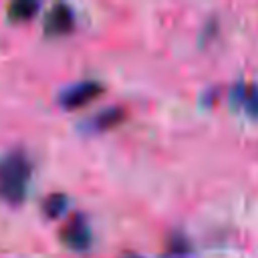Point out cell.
<instances>
[{"label":"cell","instance_id":"9c48e42d","mask_svg":"<svg viewBox=\"0 0 258 258\" xmlns=\"http://www.w3.org/2000/svg\"><path fill=\"white\" fill-rule=\"evenodd\" d=\"M169 248H171V254H177V256H185V250H187V244L183 238L175 236L171 242H169Z\"/></svg>","mask_w":258,"mask_h":258},{"label":"cell","instance_id":"ba28073f","mask_svg":"<svg viewBox=\"0 0 258 258\" xmlns=\"http://www.w3.org/2000/svg\"><path fill=\"white\" fill-rule=\"evenodd\" d=\"M67 196L60 194V191H54V194H48L44 200H42V212L46 218H58L64 210H67Z\"/></svg>","mask_w":258,"mask_h":258},{"label":"cell","instance_id":"5b68a950","mask_svg":"<svg viewBox=\"0 0 258 258\" xmlns=\"http://www.w3.org/2000/svg\"><path fill=\"white\" fill-rule=\"evenodd\" d=\"M230 99L248 117L258 119V83H236L232 87Z\"/></svg>","mask_w":258,"mask_h":258},{"label":"cell","instance_id":"6da1fadb","mask_svg":"<svg viewBox=\"0 0 258 258\" xmlns=\"http://www.w3.org/2000/svg\"><path fill=\"white\" fill-rule=\"evenodd\" d=\"M32 177V161L22 149L0 155V202L18 206L24 202Z\"/></svg>","mask_w":258,"mask_h":258},{"label":"cell","instance_id":"52a82bcc","mask_svg":"<svg viewBox=\"0 0 258 258\" xmlns=\"http://www.w3.org/2000/svg\"><path fill=\"white\" fill-rule=\"evenodd\" d=\"M38 10V2L34 0H16L6 8L8 20L12 22H22V20H30Z\"/></svg>","mask_w":258,"mask_h":258},{"label":"cell","instance_id":"277c9868","mask_svg":"<svg viewBox=\"0 0 258 258\" xmlns=\"http://www.w3.org/2000/svg\"><path fill=\"white\" fill-rule=\"evenodd\" d=\"M73 24H75V12L69 4H62V2L50 6L42 20V28L48 36L67 34V32H71Z\"/></svg>","mask_w":258,"mask_h":258},{"label":"cell","instance_id":"8992f818","mask_svg":"<svg viewBox=\"0 0 258 258\" xmlns=\"http://www.w3.org/2000/svg\"><path fill=\"white\" fill-rule=\"evenodd\" d=\"M123 117H125V109L113 105V107H107V109H101L99 113H95L85 125L91 131H105V129H111L117 123H121Z\"/></svg>","mask_w":258,"mask_h":258},{"label":"cell","instance_id":"7a4b0ae2","mask_svg":"<svg viewBox=\"0 0 258 258\" xmlns=\"http://www.w3.org/2000/svg\"><path fill=\"white\" fill-rule=\"evenodd\" d=\"M103 85L99 81H81V83H73L69 87H64L60 93H58V103L64 107V109H79L91 101H95L101 93H103Z\"/></svg>","mask_w":258,"mask_h":258},{"label":"cell","instance_id":"3957f363","mask_svg":"<svg viewBox=\"0 0 258 258\" xmlns=\"http://www.w3.org/2000/svg\"><path fill=\"white\" fill-rule=\"evenodd\" d=\"M58 238L71 250H77V252L87 250L89 244H91V230H89V224H87L85 216L83 214L69 216L67 222L58 230Z\"/></svg>","mask_w":258,"mask_h":258},{"label":"cell","instance_id":"30bf717a","mask_svg":"<svg viewBox=\"0 0 258 258\" xmlns=\"http://www.w3.org/2000/svg\"><path fill=\"white\" fill-rule=\"evenodd\" d=\"M125 258H141V256H125Z\"/></svg>","mask_w":258,"mask_h":258}]
</instances>
